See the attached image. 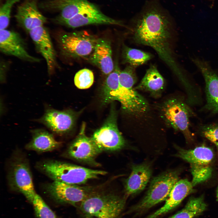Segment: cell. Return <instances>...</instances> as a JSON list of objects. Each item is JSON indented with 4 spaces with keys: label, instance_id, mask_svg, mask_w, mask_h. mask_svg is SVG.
Instances as JSON below:
<instances>
[{
    "label": "cell",
    "instance_id": "obj_12",
    "mask_svg": "<svg viewBox=\"0 0 218 218\" xmlns=\"http://www.w3.org/2000/svg\"><path fill=\"white\" fill-rule=\"evenodd\" d=\"M56 23L72 28L90 25H113L124 26L121 21L105 15L96 5L91 2L73 17Z\"/></svg>",
    "mask_w": 218,
    "mask_h": 218
},
{
    "label": "cell",
    "instance_id": "obj_28",
    "mask_svg": "<svg viewBox=\"0 0 218 218\" xmlns=\"http://www.w3.org/2000/svg\"><path fill=\"white\" fill-rule=\"evenodd\" d=\"M32 204L37 218H60L37 194Z\"/></svg>",
    "mask_w": 218,
    "mask_h": 218
},
{
    "label": "cell",
    "instance_id": "obj_10",
    "mask_svg": "<svg viewBox=\"0 0 218 218\" xmlns=\"http://www.w3.org/2000/svg\"><path fill=\"white\" fill-rule=\"evenodd\" d=\"M117 119L116 112L112 110L102 126L91 137L102 151L119 150L125 145V141L118 129Z\"/></svg>",
    "mask_w": 218,
    "mask_h": 218
},
{
    "label": "cell",
    "instance_id": "obj_27",
    "mask_svg": "<svg viewBox=\"0 0 218 218\" xmlns=\"http://www.w3.org/2000/svg\"><path fill=\"white\" fill-rule=\"evenodd\" d=\"M136 68L130 65L127 66L119 75V81L120 85L131 91L136 90L133 88L137 80L135 71Z\"/></svg>",
    "mask_w": 218,
    "mask_h": 218
},
{
    "label": "cell",
    "instance_id": "obj_25",
    "mask_svg": "<svg viewBox=\"0 0 218 218\" xmlns=\"http://www.w3.org/2000/svg\"><path fill=\"white\" fill-rule=\"evenodd\" d=\"M206 207L203 196L191 197L183 209L167 218H193L201 214Z\"/></svg>",
    "mask_w": 218,
    "mask_h": 218
},
{
    "label": "cell",
    "instance_id": "obj_2",
    "mask_svg": "<svg viewBox=\"0 0 218 218\" xmlns=\"http://www.w3.org/2000/svg\"><path fill=\"white\" fill-rule=\"evenodd\" d=\"M121 71L116 62L113 70L108 75L102 87L103 102L106 104L117 101L126 112L136 115L143 114L148 109L147 101L136 90L131 91L120 85L118 77Z\"/></svg>",
    "mask_w": 218,
    "mask_h": 218
},
{
    "label": "cell",
    "instance_id": "obj_6",
    "mask_svg": "<svg viewBox=\"0 0 218 218\" xmlns=\"http://www.w3.org/2000/svg\"><path fill=\"white\" fill-rule=\"evenodd\" d=\"M179 175L177 170H170L154 178L144 197L130 208V212L140 214L166 200L173 186L179 180Z\"/></svg>",
    "mask_w": 218,
    "mask_h": 218
},
{
    "label": "cell",
    "instance_id": "obj_8",
    "mask_svg": "<svg viewBox=\"0 0 218 218\" xmlns=\"http://www.w3.org/2000/svg\"><path fill=\"white\" fill-rule=\"evenodd\" d=\"M187 102L177 97L167 100L161 106L162 116L167 124L176 131L181 132L187 141L193 140L190 130V119L195 114Z\"/></svg>",
    "mask_w": 218,
    "mask_h": 218
},
{
    "label": "cell",
    "instance_id": "obj_23",
    "mask_svg": "<svg viewBox=\"0 0 218 218\" xmlns=\"http://www.w3.org/2000/svg\"><path fill=\"white\" fill-rule=\"evenodd\" d=\"M31 140L25 146L28 150L39 152L51 151L59 148L60 142L57 141L53 135L42 129H36L32 131Z\"/></svg>",
    "mask_w": 218,
    "mask_h": 218
},
{
    "label": "cell",
    "instance_id": "obj_17",
    "mask_svg": "<svg viewBox=\"0 0 218 218\" xmlns=\"http://www.w3.org/2000/svg\"><path fill=\"white\" fill-rule=\"evenodd\" d=\"M53 133L62 134L70 131L75 121V115L70 110L60 111L46 107L44 115L38 120Z\"/></svg>",
    "mask_w": 218,
    "mask_h": 218
},
{
    "label": "cell",
    "instance_id": "obj_33",
    "mask_svg": "<svg viewBox=\"0 0 218 218\" xmlns=\"http://www.w3.org/2000/svg\"><path fill=\"white\" fill-rule=\"evenodd\" d=\"M216 197L217 198V200L218 201V186L217 188V191H216Z\"/></svg>",
    "mask_w": 218,
    "mask_h": 218
},
{
    "label": "cell",
    "instance_id": "obj_32",
    "mask_svg": "<svg viewBox=\"0 0 218 218\" xmlns=\"http://www.w3.org/2000/svg\"><path fill=\"white\" fill-rule=\"evenodd\" d=\"M0 64V70L1 71H2L0 72L1 81L3 82L5 79V75L8 65L7 63L3 61H2V62H1Z\"/></svg>",
    "mask_w": 218,
    "mask_h": 218
},
{
    "label": "cell",
    "instance_id": "obj_30",
    "mask_svg": "<svg viewBox=\"0 0 218 218\" xmlns=\"http://www.w3.org/2000/svg\"><path fill=\"white\" fill-rule=\"evenodd\" d=\"M20 0H7L0 8V29H6L8 26L13 5Z\"/></svg>",
    "mask_w": 218,
    "mask_h": 218
},
{
    "label": "cell",
    "instance_id": "obj_18",
    "mask_svg": "<svg viewBox=\"0 0 218 218\" xmlns=\"http://www.w3.org/2000/svg\"><path fill=\"white\" fill-rule=\"evenodd\" d=\"M90 3L87 0H48L40 3L39 6L43 10L59 12L53 19L56 23L73 17Z\"/></svg>",
    "mask_w": 218,
    "mask_h": 218
},
{
    "label": "cell",
    "instance_id": "obj_1",
    "mask_svg": "<svg viewBox=\"0 0 218 218\" xmlns=\"http://www.w3.org/2000/svg\"><path fill=\"white\" fill-rule=\"evenodd\" d=\"M169 15L157 3L147 5L135 19L133 38L138 44L150 46L181 82L186 77L177 62L172 48L173 27Z\"/></svg>",
    "mask_w": 218,
    "mask_h": 218
},
{
    "label": "cell",
    "instance_id": "obj_20",
    "mask_svg": "<svg viewBox=\"0 0 218 218\" xmlns=\"http://www.w3.org/2000/svg\"><path fill=\"white\" fill-rule=\"evenodd\" d=\"M193 187L191 182L187 179L178 180L173 186L163 206L144 218H157L170 212L194 191Z\"/></svg>",
    "mask_w": 218,
    "mask_h": 218
},
{
    "label": "cell",
    "instance_id": "obj_4",
    "mask_svg": "<svg viewBox=\"0 0 218 218\" xmlns=\"http://www.w3.org/2000/svg\"><path fill=\"white\" fill-rule=\"evenodd\" d=\"M126 200L115 194L93 191L78 207L85 218H119Z\"/></svg>",
    "mask_w": 218,
    "mask_h": 218
},
{
    "label": "cell",
    "instance_id": "obj_15",
    "mask_svg": "<svg viewBox=\"0 0 218 218\" xmlns=\"http://www.w3.org/2000/svg\"><path fill=\"white\" fill-rule=\"evenodd\" d=\"M192 60L205 80L206 102L204 108L213 113L218 114V75L206 61L197 58Z\"/></svg>",
    "mask_w": 218,
    "mask_h": 218
},
{
    "label": "cell",
    "instance_id": "obj_11",
    "mask_svg": "<svg viewBox=\"0 0 218 218\" xmlns=\"http://www.w3.org/2000/svg\"><path fill=\"white\" fill-rule=\"evenodd\" d=\"M46 190L49 195L56 202L77 206L94 191L90 187L57 181L48 184Z\"/></svg>",
    "mask_w": 218,
    "mask_h": 218
},
{
    "label": "cell",
    "instance_id": "obj_3",
    "mask_svg": "<svg viewBox=\"0 0 218 218\" xmlns=\"http://www.w3.org/2000/svg\"><path fill=\"white\" fill-rule=\"evenodd\" d=\"M37 167L53 181L81 185L107 173L104 171L91 169L56 160L40 163Z\"/></svg>",
    "mask_w": 218,
    "mask_h": 218
},
{
    "label": "cell",
    "instance_id": "obj_22",
    "mask_svg": "<svg viewBox=\"0 0 218 218\" xmlns=\"http://www.w3.org/2000/svg\"><path fill=\"white\" fill-rule=\"evenodd\" d=\"M88 60L99 68L103 74L108 75L110 73L114 67L111 42L106 39L98 38L94 50Z\"/></svg>",
    "mask_w": 218,
    "mask_h": 218
},
{
    "label": "cell",
    "instance_id": "obj_9",
    "mask_svg": "<svg viewBox=\"0 0 218 218\" xmlns=\"http://www.w3.org/2000/svg\"><path fill=\"white\" fill-rule=\"evenodd\" d=\"M8 179L10 188L22 194L32 203L37 193L29 163L24 156L16 155L13 157L8 169Z\"/></svg>",
    "mask_w": 218,
    "mask_h": 218
},
{
    "label": "cell",
    "instance_id": "obj_24",
    "mask_svg": "<svg viewBox=\"0 0 218 218\" xmlns=\"http://www.w3.org/2000/svg\"><path fill=\"white\" fill-rule=\"evenodd\" d=\"M164 85L163 77L157 67L152 65L147 70L140 83L134 88L136 90L150 92L154 95H158L162 91Z\"/></svg>",
    "mask_w": 218,
    "mask_h": 218
},
{
    "label": "cell",
    "instance_id": "obj_21",
    "mask_svg": "<svg viewBox=\"0 0 218 218\" xmlns=\"http://www.w3.org/2000/svg\"><path fill=\"white\" fill-rule=\"evenodd\" d=\"M131 167V173L125 182L124 197L126 199L142 191L149 181L152 174L151 167L147 164H133Z\"/></svg>",
    "mask_w": 218,
    "mask_h": 218
},
{
    "label": "cell",
    "instance_id": "obj_29",
    "mask_svg": "<svg viewBox=\"0 0 218 218\" xmlns=\"http://www.w3.org/2000/svg\"><path fill=\"white\" fill-rule=\"evenodd\" d=\"M94 81V75L90 70L84 68L79 71L75 74L74 82L75 86L81 89L90 88Z\"/></svg>",
    "mask_w": 218,
    "mask_h": 218
},
{
    "label": "cell",
    "instance_id": "obj_14",
    "mask_svg": "<svg viewBox=\"0 0 218 218\" xmlns=\"http://www.w3.org/2000/svg\"><path fill=\"white\" fill-rule=\"evenodd\" d=\"M37 51L45 58L49 75L53 74L58 65L57 54L49 31L44 26L35 28L28 33Z\"/></svg>",
    "mask_w": 218,
    "mask_h": 218
},
{
    "label": "cell",
    "instance_id": "obj_19",
    "mask_svg": "<svg viewBox=\"0 0 218 218\" xmlns=\"http://www.w3.org/2000/svg\"><path fill=\"white\" fill-rule=\"evenodd\" d=\"M15 17L19 25L29 33L32 30L43 26L47 18L38 10L36 0H28L17 8Z\"/></svg>",
    "mask_w": 218,
    "mask_h": 218
},
{
    "label": "cell",
    "instance_id": "obj_26",
    "mask_svg": "<svg viewBox=\"0 0 218 218\" xmlns=\"http://www.w3.org/2000/svg\"><path fill=\"white\" fill-rule=\"evenodd\" d=\"M122 54L123 63H128L136 68L146 63L153 57L150 53L125 45L123 46Z\"/></svg>",
    "mask_w": 218,
    "mask_h": 218
},
{
    "label": "cell",
    "instance_id": "obj_5",
    "mask_svg": "<svg viewBox=\"0 0 218 218\" xmlns=\"http://www.w3.org/2000/svg\"><path fill=\"white\" fill-rule=\"evenodd\" d=\"M98 38L86 31H60L56 39L61 54L72 58H89Z\"/></svg>",
    "mask_w": 218,
    "mask_h": 218
},
{
    "label": "cell",
    "instance_id": "obj_13",
    "mask_svg": "<svg viewBox=\"0 0 218 218\" xmlns=\"http://www.w3.org/2000/svg\"><path fill=\"white\" fill-rule=\"evenodd\" d=\"M0 31V50L2 53L29 62L40 61V59L28 53L25 43L18 33L6 29Z\"/></svg>",
    "mask_w": 218,
    "mask_h": 218
},
{
    "label": "cell",
    "instance_id": "obj_16",
    "mask_svg": "<svg viewBox=\"0 0 218 218\" xmlns=\"http://www.w3.org/2000/svg\"><path fill=\"white\" fill-rule=\"evenodd\" d=\"M85 127V124L83 123L78 136L69 146L67 153L70 157L77 160L92 163L102 151L91 137L86 135Z\"/></svg>",
    "mask_w": 218,
    "mask_h": 218
},
{
    "label": "cell",
    "instance_id": "obj_34",
    "mask_svg": "<svg viewBox=\"0 0 218 218\" xmlns=\"http://www.w3.org/2000/svg\"></svg>",
    "mask_w": 218,
    "mask_h": 218
},
{
    "label": "cell",
    "instance_id": "obj_7",
    "mask_svg": "<svg viewBox=\"0 0 218 218\" xmlns=\"http://www.w3.org/2000/svg\"><path fill=\"white\" fill-rule=\"evenodd\" d=\"M177 152L175 154L190 164L193 187L210 178L213 170L210 165L214 156L212 150L204 145L193 149L186 150L175 146Z\"/></svg>",
    "mask_w": 218,
    "mask_h": 218
},
{
    "label": "cell",
    "instance_id": "obj_31",
    "mask_svg": "<svg viewBox=\"0 0 218 218\" xmlns=\"http://www.w3.org/2000/svg\"><path fill=\"white\" fill-rule=\"evenodd\" d=\"M199 129L202 136L218 147V124L201 125Z\"/></svg>",
    "mask_w": 218,
    "mask_h": 218
}]
</instances>
